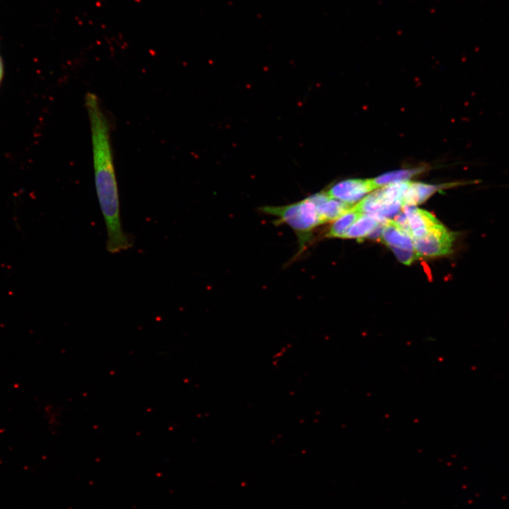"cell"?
I'll return each mask as SVG.
<instances>
[{
  "mask_svg": "<svg viewBox=\"0 0 509 509\" xmlns=\"http://www.w3.org/2000/svg\"><path fill=\"white\" fill-rule=\"evenodd\" d=\"M386 218L374 215L363 214L345 233L342 238H355L362 241L368 238L371 232Z\"/></svg>",
  "mask_w": 509,
  "mask_h": 509,
  "instance_id": "obj_8",
  "label": "cell"
},
{
  "mask_svg": "<svg viewBox=\"0 0 509 509\" xmlns=\"http://www.w3.org/2000/svg\"><path fill=\"white\" fill-rule=\"evenodd\" d=\"M374 189L372 179H350L334 185L327 193L332 199L351 205Z\"/></svg>",
  "mask_w": 509,
  "mask_h": 509,
  "instance_id": "obj_4",
  "label": "cell"
},
{
  "mask_svg": "<svg viewBox=\"0 0 509 509\" xmlns=\"http://www.w3.org/2000/svg\"><path fill=\"white\" fill-rule=\"evenodd\" d=\"M85 106L90 121L96 195L106 228V249L115 255L131 248L133 240L122 228L107 118L95 94L86 93Z\"/></svg>",
  "mask_w": 509,
  "mask_h": 509,
  "instance_id": "obj_1",
  "label": "cell"
},
{
  "mask_svg": "<svg viewBox=\"0 0 509 509\" xmlns=\"http://www.w3.org/2000/svg\"><path fill=\"white\" fill-rule=\"evenodd\" d=\"M471 183H476V181L474 180L472 182L460 183L454 182L443 185H432L421 182H410L409 186L404 194L403 199L404 205L409 204L415 206L416 204H421L426 200L434 192L442 188Z\"/></svg>",
  "mask_w": 509,
  "mask_h": 509,
  "instance_id": "obj_7",
  "label": "cell"
},
{
  "mask_svg": "<svg viewBox=\"0 0 509 509\" xmlns=\"http://www.w3.org/2000/svg\"><path fill=\"white\" fill-rule=\"evenodd\" d=\"M390 249L393 251L397 259L406 265L411 264L419 257L414 250L399 249L397 247H390Z\"/></svg>",
  "mask_w": 509,
  "mask_h": 509,
  "instance_id": "obj_12",
  "label": "cell"
},
{
  "mask_svg": "<svg viewBox=\"0 0 509 509\" xmlns=\"http://www.w3.org/2000/svg\"><path fill=\"white\" fill-rule=\"evenodd\" d=\"M380 240L390 248L414 250L411 235L392 220L385 222Z\"/></svg>",
  "mask_w": 509,
  "mask_h": 509,
  "instance_id": "obj_6",
  "label": "cell"
},
{
  "mask_svg": "<svg viewBox=\"0 0 509 509\" xmlns=\"http://www.w3.org/2000/svg\"><path fill=\"white\" fill-rule=\"evenodd\" d=\"M315 205L321 224L335 221L351 207L350 204L331 197Z\"/></svg>",
  "mask_w": 509,
  "mask_h": 509,
  "instance_id": "obj_9",
  "label": "cell"
},
{
  "mask_svg": "<svg viewBox=\"0 0 509 509\" xmlns=\"http://www.w3.org/2000/svg\"><path fill=\"white\" fill-rule=\"evenodd\" d=\"M356 205L340 216L332 224L326 233L327 238H343L347 230L362 216Z\"/></svg>",
  "mask_w": 509,
  "mask_h": 509,
  "instance_id": "obj_10",
  "label": "cell"
},
{
  "mask_svg": "<svg viewBox=\"0 0 509 509\" xmlns=\"http://www.w3.org/2000/svg\"><path fill=\"white\" fill-rule=\"evenodd\" d=\"M421 170L420 168L397 170L384 173L372 179V180L375 188H378L392 183L408 181L411 177L419 173Z\"/></svg>",
  "mask_w": 509,
  "mask_h": 509,
  "instance_id": "obj_11",
  "label": "cell"
},
{
  "mask_svg": "<svg viewBox=\"0 0 509 509\" xmlns=\"http://www.w3.org/2000/svg\"><path fill=\"white\" fill-rule=\"evenodd\" d=\"M455 239L456 233L439 222L422 238L413 239L414 249L419 257L444 256L452 252Z\"/></svg>",
  "mask_w": 509,
  "mask_h": 509,
  "instance_id": "obj_3",
  "label": "cell"
},
{
  "mask_svg": "<svg viewBox=\"0 0 509 509\" xmlns=\"http://www.w3.org/2000/svg\"><path fill=\"white\" fill-rule=\"evenodd\" d=\"M259 211L275 217L276 226L286 224L294 231L298 243L296 257L304 252L312 238L313 230L321 224L317 206L309 197L286 205L264 206Z\"/></svg>",
  "mask_w": 509,
  "mask_h": 509,
  "instance_id": "obj_2",
  "label": "cell"
},
{
  "mask_svg": "<svg viewBox=\"0 0 509 509\" xmlns=\"http://www.w3.org/2000/svg\"><path fill=\"white\" fill-rule=\"evenodd\" d=\"M402 208L408 219L412 240L422 238L440 222L432 214L414 205L404 204Z\"/></svg>",
  "mask_w": 509,
  "mask_h": 509,
  "instance_id": "obj_5",
  "label": "cell"
}]
</instances>
